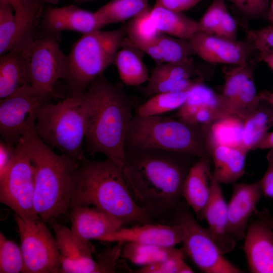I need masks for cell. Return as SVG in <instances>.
I'll list each match as a JSON object with an SVG mask.
<instances>
[{
	"instance_id": "b9f144b4",
	"label": "cell",
	"mask_w": 273,
	"mask_h": 273,
	"mask_svg": "<svg viewBox=\"0 0 273 273\" xmlns=\"http://www.w3.org/2000/svg\"><path fill=\"white\" fill-rule=\"evenodd\" d=\"M243 15L251 18H266L270 0H226Z\"/></svg>"
},
{
	"instance_id": "d4e9b609",
	"label": "cell",
	"mask_w": 273,
	"mask_h": 273,
	"mask_svg": "<svg viewBox=\"0 0 273 273\" xmlns=\"http://www.w3.org/2000/svg\"><path fill=\"white\" fill-rule=\"evenodd\" d=\"M150 17L158 31L173 37L188 40L194 34L201 31L199 21L183 13L154 5L151 9Z\"/></svg>"
},
{
	"instance_id": "3957f363",
	"label": "cell",
	"mask_w": 273,
	"mask_h": 273,
	"mask_svg": "<svg viewBox=\"0 0 273 273\" xmlns=\"http://www.w3.org/2000/svg\"><path fill=\"white\" fill-rule=\"evenodd\" d=\"M93 103L86 124V151L101 153L123 167L127 129L138 107L120 83L110 82L102 74L89 85Z\"/></svg>"
},
{
	"instance_id": "f907efd6",
	"label": "cell",
	"mask_w": 273,
	"mask_h": 273,
	"mask_svg": "<svg viewBox=\"0 0 273 273\" xmlns=\"http://www.w3.org/2000/svg\"><path fill=\"white\" fill-rule=\"evenodd\" d=\"M13 6L15 13H18L22 11L24 8L26 0H8Z\"/></svg>"
},
{
	"instance_id": "9c48e42d",
	"label": "cell",
	"mask_w": 273,
	"mask_h": 273,
	"mask_svg": "<svg viewBox=\"0 0 273 273\" xmlns=\"http://www.w3.org/2000/svg\"><path fill=\"white\" fill-rule=\"evenodd\" d=\"M35 168L18 142L13 157L0 175V202L26 219H41L34 209Z\"/></svg>"
},
{
	"instance_id": "8992f818",
	"label": "cell",
	"mask_w": 273,
	"mask_h": 273,
	"mask_svg": "<svg viewBox=\"0 0 273 273\" xmlns=\"http://www.w3.org/2000/svg\"><path fill=\"white\" fill-rule=\"evenodd\" d=\"M92 103V96L86 90L57 104L45 105L37 113L35 124L37 134L61 154L77 161L82 160L85 157L82 145Z\"/></svg>"
},
{
	"instance_id": "11a10c76",
	"label": "cell",
	"mask_w": 273,
	"mask_h": 273,
	"mask_svg": "<svg viewBox=\"0 0 273 273\" xmlns=\"http://www.w3.org/2000/svg\"><path fill=\"white\" fill-rule=\"evenodd\" d=\"M76 3H84V2H87L89 1H94V0H73Z\"/></svg>"
},
{
	"instance_id": "9a60e30c",
	"label": "cell",
	"mask_w": 273,
	"mask_h": 273,
	"mask_svg": "<svg viewBox=\"0 0 273 273\" xmlns=\"http://www.w3.org/2000/svg\"><path fill=\"white\" fill-rule=\"evenodd\" d=\"M105 26L96 12L71 5L48 7L44 13L40 28L43 36L53 35L60 40L63 31H74L83 34L101 30Z\"/></svg>"
},
{
	"instance_id": "e575fe53",
	"label": "cell",
	"mask_w": 273,
	"mask_h": 273,
	"mask_svg": "<svg viewBox=\"0 0 273 273\" xmlns=\"http://www.w3.org/2000/svg\"><path fill=\"white\" fill-rule=\"evenodd\" d=\"M156 43L163 62L182 61L196 54L188 40L160 32L157 37Z\"/></svg>"
},
{
	"instance_id": "bcb514c9",
	"label": "cell",
	"mask_w": 273,
	"mask_h": 273,
	"mask_svg": "<svg viewBox=\"0 0 273 273\" xmlns=\"http://www.w3.org/2000/svg\"><path fill=\"white\" fill-rule=\"evenodd\" d=\"M155 6L167 10L183 13L204 0H155Z\"/></svg>"
},
{
	"instance_id": "5bb4252c",
	"label": "cell",
	"mask_w": 273,
	"mask_h": 273,
	"mask_svg": "<svg viewBox=\"0 0 273 273\" xmlns=\"http://www.w3.org/2000/svg\"><path fill=\"white\" fill-rule=\"evenodd\" d=\"M50 224L54 231L60 253L59 273H100L98 263L93 257L89 241L76 237L71 229L55 220Z\"/></svg>"
},
{
	"instance_id": "8fae6325",
	"label": "cell",
	"mask_w": 273,
	"mask_h": 273,
	"mask_svg": "<svg viewBox=\"0 0 273 273\" xmlns=\"http://www.w3.org/2000/svg\"><path fill=\"white\" fill-rule=\"evenodd\" d=\"M20 238L24 273H58L61 260L56 238L41 219H24L15 214Z\"/></svg>"
},
{
	"instance_id": "f546056e",
	"label": "cell",
	"mask_w": 273,
	"mask_h": 273,
	"mask_svg": "<svg viewBox=\"0 0 273 273\" xmlns=\"http://www.w3.org/2000/svg\"><path fill=\"white\" fill-rule=\"evenodd\" d=\"M243 122L239 117L232 115L213 123L209 127L206 139L208 152L210 148L218 145L241 149Z\"/></svg>"
},
{
	"instance_id": "74e56055",
	"label": "cell",
	"mask_w": 273,
	"mask_h": 273,
	"mask_svg": "<svg viewBox=\"0 0 273 273\" xmlns=\"http://www.w3.org/2000/svg\"><path fill=\"white\" fill-rule=\"evenodd\" d=\"M16 33L15 10L8 0H0V54L10 51Z\"/></svg>"
},
{
	"instance_id": "7402d4cb",
	"label": "cell",
	"mask_w": 273,
	"mask_h": 273,
	"mask_svg": "<svg viewBox=\"0 0 273 273\" xmlns=\"http://www.w3.org/2000/svg\"><path fill=\"white\" fill-rule=\"evenodd\" d=\"M208 153L213 162V175L220 184L234 183L244 174L247 153L244 150L218 145L210 148Z\"/></svg>"
},
{
	"instance_id": "836d02e7",
	"label": "cell",
	"mask_w": 273,
	"mask_h": 273,
	"mask_svg": "<svg viewBox=\"0 0 273 273\" xmlns=\"http://www.w3.org/2000/svg\"><path fill=\"white\" fill-rule=\"evenodd\" d=\"M188 90L179 93H162L154 95L150 97L146 102L139 105L134 114L143 117L161 115L178 109L186 101Z\"/></svg>"
},
{
	"instance_id": "52a82bcc",
	"label": "cell",
	"mask_w": 273,
	"mask_h": 273,
	"mask_svg": "<svg viewBox=\"0 0 273 273\" xmlns=\"http://www.w3.org/2000/svg\"><path fill=\"white\" fill-rule=\"evenodd\" d=\"M210 126L170 117L134 114L127 129L125 146L156 148L210 157L206 139Z\"/></svg>"
},
{
	"instance_id": "f6af8a7d",
	"label": "cell",
	"mask_w": 273,
	"mask_h": 273,
	"mask_svg": "<svg viewBox=\"0 0 273 273\" xmlns=\"http://www.w3.org/2000/svg\"><path fill=\"white\" fill-rule=\"evenodd\" d=\"M266 159L268 166L264 175L259 180L263 195L273 198V149L268 151Z\"/></svg>"
},
{
	"instance_id": "44dd1931",
	"label": "cell",
	"mask_w": 273,
	"mask_h": 273,
	"mask_svg": "<svg viewBox=\"0 0 273 273\" xmlns=\"http://www.w3.org/2000/svg\"><path fill=\"white\" fill-rule=\"evenodd\" d=\"M210 157H199L191 166L185 179L183 197L199 220H203L211 194Z\"/></svg>"
},
{
	"instance_id": "4316f807",
	"label": "cell",
	"mask_w": 273,
	"mask_h": 273,
	"mask_svg": "<svg viewBox=\"0 0 273 273\" xmlns=\"http://www.w3.org/2000/svg\"><path fill=\"white\" fill-rule=\"evenodd\" d=\"M199 75L193 57L176 62H161L152 69L149 79L159 80L169 92L184 90L186 79Z\"/></svg>"
},
{
	"instance_id": "6da1fadb",
	"label": "cell",
	"mask_w": 273,
	"mask_h": 273,
	"mask_svg": "<svg viewBox=\"0 0 273 273\" xmlns=\"http://www.w3.org/2000/svg\"><path fill=\"white\" fill-rule=\"evenodd\" d=\"M198 157L159 148L125 146L124 178L133 198L153 222L170 221L183 203L184 184Z\"/></svg>"
},
{
	"instance_id": "d6986e66",
	"label": "cell",
	"mask_w": 273,
	"mask_h": 273,
	"mask_svg": "<svg viewBox=\"0 0 273 273\" xmlns=\"http://www.w3.org/2000/svg\"><path fill=\"white\" fill-rule=\"evenodd\" d=\"M69 210L71 231L82 240H98L124 225L114 216L94 206H76Z\"/></svg>"
},
{
	"instance_id": "30bf717a",
	"label": "cell",
	"mask_w": 273,
	"mask_h": 273,
	"mask_svg": "<svg viewBox=\"0 0 273 273\" xmlns=\"http://www.w3.org/2000/svg\"><path fill=\"white\" fill-rule=\"evenodd\" d=\"M57 98H60L57 94L44 92L26 84L1 100V139L15 147L26 127L35 122L39 109Z\"/></svg>"
},
{
	"instance_id": "cb8c5ba5",
	"label": "cell",
	"mask_w": 273,
	"mask_h": 273,
	"mask_svg": "<svg viewBox=\"0 0 273 273\" xmlns=\"http://www.w3.org/2000/svg\"><path fill=\"white\" fill-rule=\"evenodd\" d=\"M142 53L126 36L114 61L123 83L139 86L148 81L150 73L143 61Z\"/></svg>"
},
{
	"instance_id": "ab89813d",
	"label": "cell",
	"mask_w": 273,
	"mask_h": 273,
	"mask_svg": "<svg viewBox=\"0 0 273 273\" xmlns=\"http://www.w3.org/2000/svg\"><path fill=\"white\" fill-rule=\"evenodd\" d=\"M246 39L258 54L261 60L262 56L273 53V23L247 31Z\"/></svg>"
},
{
	"instance_id": "484cf974",
	"label": "cell",
	"mask_w": 273,
	"mask_h": 273,
	"mask_svg": "<svg viewBox=\"0 0 273 273\" xmlns=\"http://www.w3.org/2000/svg\"><path fill=\"white\" fill-rule=\"evenodd\" d=\"M149 7L125 24L126 37L136 48L150 56L157 63L163 60L156 43L158 33L153 25L150 17Z\"/></svg>"
},
{
	"instance_id": "ac0fdd59",
	"label": "cell",
	"mask_w": 273,
	"mask_h": 273,
	"mask_svg": "<svg viewBox=\"0 0 273 273\" xmlns=\"http://www.w3.org/2000/svg\"><path fill=\"white\" fill-rule=\"evenodd\" d=\"M243 249L251 272L273 273V230L268 224L251 218Z\"/></svg>"
},
{
	"instance_id": "60d3db41",
	"label": "cell",
	"mask_w": 273,
	"mask_h": 273,
	"mask_svg": "<svg viewBox=\"0 0 273 273\" xmlns=\"http://www.w3.org/2000/svg\"><path fill=\"white\" fill-rule=\"evenodd\" d=\"M226 0H213L199 21L201 31L215 35L224 12Z\"/></svg>"
},
{
	"instance_id": "816d5d0a",
	"label": "cell",
	"mask_w": 273,
	"mask_h": 273,
	"mask_svg": "<svg viewBox=\"0 0 273 273\" xmlns=\"http://www.w3.org/2000/svg\"><path fill=\"white\" fill-rule=\"evenodd\" d=\"M259 95L262 99L266 101L273 107V92L265 90L259 93Z\"/></svg>"
},
{
	"instance_id": "f5cc1de1",
	"label": "cell",
	"mask_w": 273,
	"mask_h": 273,
	"mask_svg": "<svg viewBox=\"0 0 273 273\" xmlns=\"http://www.w3.org/2000/svg\"><path fill=\"white\" fill-rule=\"evenodd\" d=\"M261 61L265 62L272 70H273V53L262 56Z\"/></svg>"
},
{
	"instance_id": "e0dca14e",
	"label": "cell",
	"mask_w": 273,
	"mask_h": 273,
	"mask_svg": "<svg viewBox=\"0 0 273 273\" xmlns=\"http://www.w3.org/2000/svg\"><path fill=\"white\" fill-rule=\"evenodd\" d=\"M183 230L177 224L153 222L122 227L118 231L100 238L106 242L136 243L173 247L181 243Z\"/></svg>"
},
{
	"instance_id": "681fc988",
	"label": "cell",
	"mask_w": 273,
	"mask_h": 273,
	"mask_svg": "<svg viewBox=\"0 0 273 273\" xmlns=\"http://www.w3.org/2000/svg\"><path fill=\"white\" fill-rule=\"evenodd\" d=\"M256 218H259L267 224L273 230V218L266 210H258L257 209L255 210L254 214Z\"/></svg>"
},
{
	"instance_id": "ee69618b",
	"label": "cell",
	"mask_w": 273,
	"mask_h": 273,
	"mask_svg": "<svg viewBox=\"0 0 273 273\" xmlns=\"http://www.w3.org/2000/svg\"><path fill=\"white\" fill-rule=\"evenodd\" d=\"M237 27L234 18L227 10L224 13L215 35L231 41L237 40Z\"/></svg>"
},
{
	"instance_id": "ba28073f",
	"label": "cell",
	"mask_w": 273,
	"mask_h": 273,
	"mask_svg": "<svg viewBox=\"0 0 273 273\" xmlns=\"http://www.w3.org/2000/svg\"><path fill=\"white\" fill-rule=\"evenodd\" d=\"M189 207L186 202H183L169 221L171 224H177L181 227V248L185 254L204 272H243L223 256L207 228L200 225Z\"/></svg>"
},
{
	"instance_id": "4fadbf2b",
	"label": "cell",
	"mask_w": 273,
	"mask_h": 273,
	"mask_svg": "<svg viewBox=\"0 0 273 273\" xmlns=\"http://www.w3.org/2000/svg\"><path fill=\"white\" fill-rule=\"evenodd\" d=\"M188 40L195 54L209 63L244 65L261 62L246 39L231 41L199 31Z\"/></svg>"
},
{
	"instance_id": "1f68e13d",
	"label": "cell",
	"mask_w": 273,
	"mask_h": 273,
	"mask_svg": "<svg viewBox=\"0 0 273 273\" xmlns=\"http://www.w3.org/2000/svg\"><path fill=\"white\" fill-rule=\"evenodd\" d=\"M47 2L54 4L57 0H26L24 9L15 13L16 33L11 50H25L35 39V18L40 6Z\"/></svg>"
},
{
	"instance_id": "277c9868",
	"label": "cell",
	"mask_w": 273,
	"mask_h": 273,
	"mask_svg": "<svg viewBox=\"0 0 273 273\" xmlns=\"http://www.w3.org/2000/svg\"><path fill=\"white\" fill-rule=\"evenodd\" d=\"M35 124L26 127L18 142L35 168V212L50 223L69 209L71 175L78 161L55 153L38 135Z\"/></svg>"
},
{
	"instance_id": "7c38bea8",
	"label": "cell",
	"mask_w": 273,
	"mask_h": 273,
	"mask_svg": "<svg viewBox=\"0 0 273 273\" xmlns=\"http://www.w3.org/2000/svg\"><path fill=\"white\" fill-rule=\"evenodd\" d=\"M59 42L55 36L44 35L25 50L30 84L37 89L56 94L54 88L60 79L65 56Z\"/></svg>"
},
{
	"instance_id": "d6a6232c",
	"label": "cell",
	"mask_w": 273,
	"mask_h": 273,
	"mask_svg": "<svg viewBox=\"0 0 273 273\" xmlns=\"http://www.w3.org/2000/svg\"><path fill=\"white\" fill-rule=\"evenodd\" d=\"M149 0H112L95 12L106 25L124 22L139 15L150 7Z\"/></svg>"
},
{
	"instance_id": "c3c4849f",
	"label": "cell",
	"mask_w": 273,
	"mask_h": 273,
	"mask_svg": "<svg viewBox=\"0 0 273 273\" xmlns=\"http://www.w3.org/2000/svg\"><path fill=\"white\" fill-rule=\"evenodd\" d=\"M267 149H273V131L268 132L255 148V150Z\"/></svg>"
},
{
	"instance_id": "ffe728a7",
	"label": "cell",
	"mask_w": 273,
	"mask_h": 273,
	"mask_svg": "<svg viewBox=\"0 0 273 273\" xmlns=\"http://www.w3.org/2000/svg\"><path fill=\"white\" fill-rule=\"evenodd\" d=\"M204 218L208 223L209 234L223 255L233 250L236 241L228 230L227 203L220 183L211 176V194L205 208Z\"/></svg>"
},
{
	"instance_id": "7bdbcfd3",
	"label": "cell",
	"mask_w": 273,
	"mask_h": 273,
	"mask_svg": "<svg viewBox=\"0 0 273 273\" xmlns=\"http://www.w3.org/2000/svg\"><path fill=\"white\" fill-rule=\"evenodd\" d=\"M124 243L118 242L113 248L104 250L99 255L97 261L100 272H114L117 262L121 257V248Z\"/></svg>"
},
{
	"instance_id": "4dcf8cb0",
	"label": "cell",
	"mask_w": 273,
	"mask_h": 273,
	"mask_svg": "<svg viewBox=\"0 0 273 273\" xmlns=\"http://www.w3.org/2000/svg\"><path fill=\"white\" fill-rule=\"evenodd\" d=\"M183 251L181 248L136 243H123L121 257L142 266L154 263L173 256Z\"/></svg>"
},
{
	"instance_id": "8d00e7d4",
	"label": "cell",
	"mask_w": 273,
	"mask_h": 273,
	"mask_svg": "<svg viewBox=\"0 0 273 273\" xmlns=\"http://www.w3.org/2000/svg\"><path fill=\"white\" fill-rule=\"evenodd\" d=\"M24 262L21 249L16 242L0 233V272H23Z\"/></svg>"
},
{
	"instance_id": "db71d44e",
	"label": "cell",
	"mask_w": 273,
	"mask_h": 273,
	"mask_svg": "<svg viewBox=\"0 0 273 273\" xmlns=\"http://www.w3.org/2000/svg\"><path fill=\"white\" fill-rule=\"evenodd\" d=\"M267 19L271 23H273V0H270L269 10Z\"/></svg>"
},
{
	"instance_id": "f35d334b",
	"label": "cell",
	"mask_w": 273,
	"mask_h": 273,
	"mask_svg": "<svg viewBox=\"0 0 273 273\" xmlns=\"http://www.w3.org/2000/svg\"><path fill=\"white\" fill-rule=\"evenodd\" d=\"M182 249V248H181ZM183 250L165 260L143 266L135 270L136 273H192L193 270L184 260Z\"/></svg>"
},
{
	"instance_id": "d590c367",
	"label": "cell",
	"mask_w": 273,
	"mask_h": 273,
	"mask_svg": "<svg viewBox=\"0 0 273 273\" xmlns=\"http://www.w3.org/2000/svg\"><path fill=\"white\" fill-rule=\"evenodd\" d=\"M254 71L250 72L239 87L233 113L243 121L257 108L261 100L254 81Z\"/></svg>"
},
{
	"instance_id": "603a6c76",
	"label": "cell",
	"mask_w": 273,
	"mask_h": 273,
	"mask_svg": "<svg viewBox=\"0 0 273 273\" xmlns=\"http://www.w3.org/2000/svg\"><path fill=\"white\" fill-rule=\"evenodd\" d=\"M30 84L24 50H13L0 57V99Z\"/></svg>"
},
{
	"instance_id": "5b68a950",
	"label": "cell",
	"mask_w": 273,
	"mask_h": 273,
	"mask_svg": "<svg viewBox=\"0 0 273 273\" xmlns=\"http://www.w3.org/2000/svg\"><path fill=\"white\" fill-rule=\"evenodd\" d=\"M126 36L125 24L110 31L83 34L65 55L60 77L71 96L83 94L90 84L114 63Z\"/></svg>"
},
{
	"instance_id": "f1b7e54d",
	"label": "cell",
	"mask_w": 273,
	"mask_h": 273,
	"mask_svg": "<svg viewBox=\"0 0 273 273\" xmlns=\"http://www.w3.org/2000/svg\"><path fill=\"white\" fill-rule=\"evenodd\" d=\"M203 80H199L189 89L186 101L178 110V118L192 122L197 110L200 108H210L230 112L223 105L220 95Z\"/></svg>"
},
{
	"instance_id": "7dc6e473",
	"label": "cell",
	"mask_w": 273,
	"mask_h": 273,
	"mask_svg": "<svg viewBox=\"0 0 273 273\" xmlns=\"http://www.w3.org/2000/svg\"><path fill=\"white\" fill-rule=\"evenodd\" d=\"M15 147L8 145L1 139L0 141V175L7 168L13 157Z\"/></svg>"
},
{
	"instance_id": "83f0119b",
	"label": "cell",
	"mask_w": 273,
	"mask_h": 273,
	"mask_svg": "<svg viewBox=\"0 0 273 273\" xmlns=\"http://www.w3.org/2000/svg\"><path fill=\"white\" fill-rule=\"evenodd\" d=\"M273 126V107L261 98L257 108L244 120L241 149L246 153L255 148Z\"/></svg>"
},
{
	"instance_id": "7a4b0ae2",
	"label": "cell",
	"mask_w": 273,
	"mask_h": 273,
	"mask_svg": "<svg viewBox=\"0 0 273 273\" xmlns=\"http://www.w3.org/2000/svg\"><path fill=\"white\" fill-rule=\"evenodd\" d=\"M70 186L69 209L93 206L124 224L153 222L133 198L122 167L109 158L93 161L84 157L78 161Z\"/></svg>"
},
{
	"instance_id": "2e32d148",
	"label": "cell",
	"mask_w": 273,
	"mask_h": 273,
	"mask_svg": "<svg viewBox=\"0 0 273 273\" xmlns=\"http://www.w3.org/2000/svg\"><path fill=\"white\" fill-rule=\"evenodd\" d=\"M262 195L260 180L233 185L227 212L229 232L236 241L244 239L251 216Z\"/></svg>"
}]
</instances>
